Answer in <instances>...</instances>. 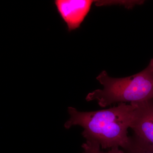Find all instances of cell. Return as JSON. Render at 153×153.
<instances>
[{
  "label": "cell",
  "mask_w": 153,
  "mask_h": 153,
  "mask_svg": "<svg viewBox=\"0 0 153 153\" xmlns=\"http://www.w3.org/2000/svg\"><path fill=\"white\" fill-rule=\"evenodd\" d=\"M134 106L130 103H118L108 109L93 111H79L68 107L69 120L65 128L74 126L82 127L85 139L97 142L102 149L114 147L123 149L128 142V129L130 128Z\"/></svg>",
  "instance_id": "cell-1"
},
{
  "label": "cell",
  "mask_w": 153,
  "mask_h": 153,
  "mask_svg": "<svg viewBox=\"0 0 153 153\" xmlns=\"http://www.w3.org/2000/svg\"><path fill=\"white\" fill-rule=\"evenodd\" d=\"M97 79L103 88L88 94L86 100H95L102 107L114 103H131L153 99V66L150 63L142 71L132 76L115 78L103 71Z\"/></svg>",
  "instance_id": "cell-2"
},
{
  "label": "cell",
  "mask_w": 153,
  "mask_h": 153,
  "mask_svg": "<svg viewBox=\"0 0 153 153\" xmlns=\"http://www.w3.org/2000/svg\"><path fill=\"white\" fill-rule=\"evenodd\" d=\"M94 1L90 0H56L57 10L71 32L80 27L90 11Z\"/></svg>",
  "instance_id": "cell-3"
},
{
  "label": "cell",
  "mask_w": 153,
  "mask_h": 153,
  "mask_svg": "<svg viewBox=\"0 0 153 153\" xmlns=\"http://www.w3.org/2000/svg\"><path fill=\"white\" fill-rule=\"evenodd\" d=\"M131 103L134 109L130 128L138 136L153 146V99Z\"/></svg>",
  "instance_id": "cell-4"
},
{
  "label": "cell",
  "mask_w": 153,
  "mask_h": 153,
  "mask_svg": "<svg viewBox=\"0 0 153 153\" xmlns=\"http://www.w3.org/2000/svg\"><path fill=\"white\" fill-rule=\"evenodd\" d=\"M122 149L123 153H153V146L134 134Z\"/></svg>",
  "instance_id": "cell-5"
},
{
  "label": "cell",
  "mask_w": 153,
  "mask_h": 153,
  "mask_svg": "<svg viewBox=\"0 0 153 153\" xmlns=\"http://www.w3.org/2000/svg\"><path fill=\"white\" fill-rule=\"evenodd\" d=\"M82 147L83 149L82 153H123V150L119 147L113 148L106 152L102 151L99 143L91 139H86Z\"/></svg>",
  "instance_id": "cell-6"
},
{
  "label": "cell",
  "mask_w": 153,
  "mask_h": 153,
  "mask_svg": "<svg viewBox=\"0 0 153 153\" xmlns=\"http://www.w3.org/2000/svg\"><path fill=\"white\" fill-rule=\"evenodd\" d=\"M150 63L151 64H152V65H153V59H152V60H151L150 62Z\"/></svg>",
  "instance_id": "cell-7"
}]
</instances>
